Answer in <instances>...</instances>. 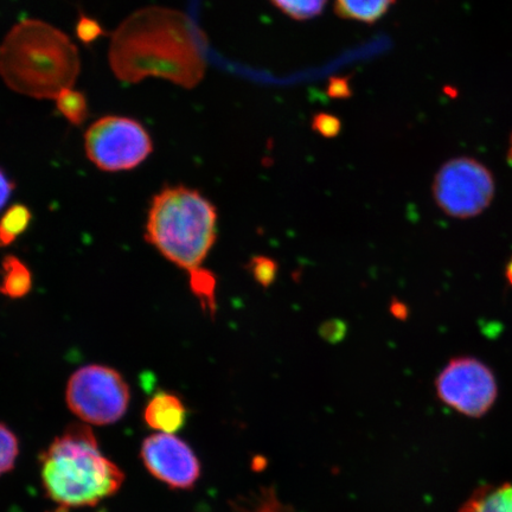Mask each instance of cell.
<instances>
[{
    "mask_svg": "<svg viewBox=\"0 0 512 512\" xmlns=\"http://www.w3.org/2000/svg\"><path fill=\"white\" fill-rule=\"evenodd\" d=\"M217 209L202 192L172 185L153 197L145 239L189 277L200 273L217 240Z\"/></svg>",
    "mask_w": 512,
    "mask_h": 512,
    "instance_id": "obj_4",
    "label": "cell"
},
{
    "mask_svg": "<svg viewBox=\"0 0 512 512\" xmlns=\"http://www.w3.org/2000/svg\"><path fill=\"white\" fill-rule=\"evenodd\" d=\"M313 131L324 138H335L342 131V121L336 115L320 112L312 119Z\"/></svg>",
    "mask_w": 512,
    "mask_h": 512,
    "instance_id": "obj_20",
    "label": "cell"
},
{
    "mask_svg": "<svg viewBox=\"0 0 512 512\" xmlns=\"http://www.w3.org/2000/svg\"><path fill=\"white\" fill-rule=\"evenodd\" d=\"M31 221V210L24 204L17 203L6 210L0 219V247L12 245L27 232Z\"/></svg>",
    "mask_w": 512,
    "mask_h": 512,
    "instance_id": "obj_14",
    "label": "cell"
},
{
    "mask_svg": "<svg viewBox=\"0 0 512 512\" xmlns=\"http://www.w3.org/2000/svg\"><path fill=\"white\" fill-rule=\"evenodd\" d=\"M248 270L253 275L254 280L261 286H271L278 274V265L267 256H255L249 262Z\"/></svg>",
    "mask_w": 512,
    "mask_h": 512,
    "instance_id": "obj_18",
    "label": "cell"
},
{
    "mask_svg": "<svg viewBox=\"0 0 512 512\" xmlns=\"http://www.w3.org/2000/svg\"><path fill=\"white\" fill-rule=\"evenodd\" d=\"M432 191L435 203L446 215L466 220L489 208L495 196V181L482 163L460 157L441 166Z\"/></svg>",
    "mask_w": 512,
    "mask_h": 512,
    "instance_id": "obj_7",
    "label": "cell"
},
{
    "mask_svg": "<svg viewBox=\"0 0 512 512\" xmlns=\"http://www.w3.org/2000/svg\"><path fill=\"white\" fill-rule=\"evenodd\" d=\"M438 398L469 418H480L497 399L496 377L483 362L472 357L454 358L435 382Z\"/></svg>",
    "mask_w": 512,
    "mask_h": 512,
    "instance_id": "obj_8",
    "label": "cell"
},
{
    "mask_svg": "<svg viewBox=\"0 0 512 512\" xmlns=\"http://www.w3.org/2000/svg\"><path fill=\"white\" fill-rule=\"evenodd\" d=\"M151 475L174 490H191L201 477V463L192 448L174 434L156 433L140 452Z\"/></svg>",
    "mask_w": 512,
    "mask_h": 512,
    "instance_id": "obj_9",
    "label": "cell"
},
{
    "mask_svg": "<svg viewBox=\"0 0 512 512\" xmlns=\"http://www.w3.org/2000/svg\"><path fill=\"white\" fill-rule=\"evenodd\" d=\"M85 151L101 171H130L150 157L153 142L149 131L138 120L105 115L88 127Z\"/></svg>",
    "mask_w": 512,
    "mask_h": 512,
    "instance_id": "obj_6",
    "label": "cell"
},
{
    "mask_svg": "<svg viewBox=\"0 0 512 512\" xmlns=\"http://www.w3.org/2000/svg\"><path fill=\"white\" fill-rule=\"evenodd\" d=\"M18 456L17 435L0 422V477L14 470Z\"/></svg>",
    "mask_w": 512,
    "mask_h": 512,
    "instance_id": "obj_17",
    "label": "cell"
},
{
    "mask_svg": "<svg viewBox=\"0 0 512 512\" xmlns=\"http://www.w3.org/2000/svg\"><path fill=\"white\" fill-rule=\"evenodd\" d=\"M396 0H335V14L345 21L374 25L388 14Z\"/></svg>",
    "mask_w": 512,
    "mask_h": 512,
    "instance_id": "obj_11",
    "label": "cell"
},
{
    "mask_svg": "<svg viewBox=\"0 0 512 512\" xmlns=\"http://www.w3.org/2000/svg\"><path fill=\"white\" fill-rule=\"evenodd\" d=\"M0 294L10 299H22L31 291L32 274L30 268L15 255H8L3 260Z\"/></svg>",
    "mask_w": 512,
    "mask_h": 512,
    "instance_id": "obj_13",
    "label": "cell"
},
{
    "mask_svg": "<svg viewBox=\"0 0 512 512\" xmlns=\"http://www.w3.org/2000/svg\"><path fill=\"white\" fill-rule=\"evenodd\" d=\"M56 108L69 124L81 126L88 118L89 107L86 95L76 89L66 88L56 96Z\"/></svg>",
    "mask_w": 512,
    "mask_h": 512,
    "instance_id": "obj_15",
    "label": "cell"
},
{
    "mask_svg": "<svg viewBox=\"0 0 512 512\" xmlns=\"http://www.w3.org/2000/svg\"><path fill=\"white\" fill-rule=\"evenodd\" d=\"M459 512H512V483L482 486Z\"/></svg>",
    "mask_w": 512,
    "mask_h": 512,
    "instance_id": "obj_12",
    "label": "cell"
},
{
    "mask_svg": "<svg viewBox=\"0 0 512 512\" xmlns=\"http://www.w3.org/2000/svg\"><path fill=\"white\" fill-rule=\"evenodd\" d=\"M76 35H78L81 42L91 44L104 35V30L94 18L82 16L78 25H76Z\"/></svg>",
    "mask_w": 512,
    "mask_h": 512,
    "instance_id": "obj_21",
    "label": "cell"
},
{
    "mask_svg": "<svg viewBox=\"0 0 512 512\" xmlns=\"http://www.w3.org/2000/svg\"><path fill=\"white\" fill-rule=\"evenodd\" d=\"M14 190V182H12L10 177L5 174L4 170L0 169V210L6 206V203L10 200Z\"/></svg>",
    "mask_w": 512,
    "mask_h": 512,
    "instance_id": "obj_23",
    "label": "cell"
},
{
    "mask_svg": "<svg viewBox=\"0 0 512 512\" xmlns=\"http://www.w3.org/2000/svg\"><path fill=\"white\" fill-rule=\"evenodd\" d=\"M505 274H507L509 284L512 286V258L510 259L509 264L507 265V270H505Z\"/></svg>",
    "mask_w": 512,
    "mask_h": 512,
    "instance_id": "obj_24",
    "label": "cell"
},
{
    "mask_svg": "<svg viewBox=\"0 0 512 512\" xmlns=\"http://www.w3.org/2000/svg\"><path fill=\"white\" fill-rule=\"evenodd\" d=\"M81 70L79 50L63 31L41 19H24L0 46V76L12 91L55 99L72 88Z\"/></svg>",
    "mask_w": 512,
    "mask_h": 512,
    "instance_id": "obj_2",
    "label": "cell"
},
{
    "mask_svg": "<svg viewBox=\"0 0 512 512\" xmlns=\"http://www.w3.org/2000/svg\"><path fill=\"white\" fill-rule=\"evenodd\" d=\"M108 61L126 83L158 78L192 89L206 75V37L183 12L149 6L115 30Z\"/></svg>",
    "mask_w": 512,
    "mask_h": 512,
    "instance_id": "obj_1",
    "label": "cell"
},
{
    "mask_svg": "<svg viewBox=\"0 0 512 512\" xmlns=\"http://www.w3.org/2000/svg\"><path fill=\"white\" fill-rule=\"evenodd\" d=\"M509 162L512 165V136H511L510 147H509Z\"/></svg>",
    "mask_w": 512,
    "mask_h": 512,
    "instance_id": "obj_25",
    "label": "cell"
},
{
    "mask_svg": "<svg viewBox=\"0 0 512 512\" xmlns=\"http://www.w3.org/2000/svg\"><path fill=\"white\" fill-rule=\"evenodd\" d=\"M328 95L332 99L350 98L352 91L349 78H331L328 83Z\"/></svg>",
    "mask_w": 512,
    "mask_h": 512,
    "instance_id": "obj_22",
    "label": "cell"
},
{
    "mask_svg": "<svg viewBox=\"0 0 512 512\" xmlns=\"http://www.w3.org/2000/svg\"><path fill=\"white\" fill-rule=\"evenodd\" d=\"M329 0H270L281 14L296 22H307L323 14Z\"/></svg>",
    "mask_w": 512,
    "mask_h": 512,
    "instance_id": "obj_16",
    "label": "cell"
},
{
    "mask_svg": "<svg viewBox=\"0 0 512 512\" xmlns=\"http://www.w3.org/2000/svg\"><path fill=\"white\" fill-rule=\"evenodd\" d=\"M66 400L70 411L83 422L107 426L124 418L131 390L118 370L89 364L69 377Z\"/></svg>",
    "mask_w": 512,
    "mask_h": 512,
    "instance_id": "obj_5",
    "label": "cell"
},
{
    "mask_svg": "<svg viewBox=\"0 0 512 512\" xmlns=\"http://www.w3.org/2000/svg\"><path fill=\"white\" fill-rule=\"evenodd\" d=\"M239 512H291L285 504L279 501L274 490L264 489L260 495L256 497L255 501L248 505V507L236 508Z\"/></svg>",
    "mask_w": 512,
    "mask_h": 512,
    "instance_id": "obj_19",
    "label": "cell"
},
{
    "mask_svg": "<svg viewBox=\"0 0 512 512\" xmlns=\"http://www.w3.org/2000/svg\"><path fill=\"white\" fill-rule=\"evenodd\" d=\"M189 412L178 395L159 392L153 395L144 411L146 425L158 433L174 434L187 424Z\"/></svg>",
    "mask_w": 512,
    "mask_h": 512,
    "instance_id": "obj_10",
    "label": "cell"
},
{
    "mask_svg": "<svg viewBox=\"0 0 512 512\" xmlns=\"http://www.w3.org/2000/svg\"><path fill=\"white\" fill-rule=\"evenodd\" d=\"M40 463L44 492L64 511L95 507L117 494L125 480L87 425L68 426L41 454Z\"/></svg>",
    "mask_w": 512,
    "mask_h": 512,
    "instance_id": "obj_3",
    "label": "cell"
}]
</instances>
